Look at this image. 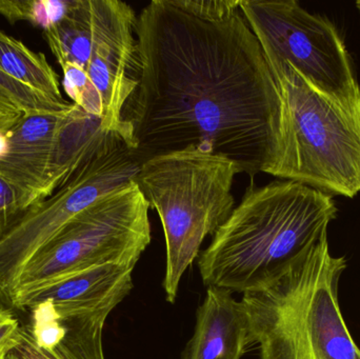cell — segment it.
Here are the masks:
<instances>
[{
    "instance_id": "obj_1",
    "label": "cell",
    "mask_w": 360,
    "mask_h": 359,
    "mask_svg": "<svg viewBox=\"0 0 360 359\" xmlns=\"http://www.w3.org/2000/svg\"><path fill=\"white\" fill-rule=\"evenodd\" d=\"M139 84L122 113L147 160L205 145L253 181L273 175L285 105L240 0H154L135 23Z\"/></svg>"
},
{
    "instance_id": "obj_2",
    "label": "cell",
    "mask_w": 360,
    "mask_h": 359,
    "mask_svg": "<svg viewBox=\"0 0 360 359\" xmlns=\"http://www.w3.org/2000/svg\"><path fill=\"white\" fill-rule=\"evenodd\" d=\"M338 207L330 194L291 181L250 183L239 206L199 254L205 286L243 293L270 280L328 233Z\"/></svg>"
},
{
    "instance_id": "obj_3",
    "label": "cell",
    "mask_w": 360,
    "mask_h": 359,
    "mask_svg": "<svg viewBox=\"0 0 360 359\" xmlns=\"http://www.w3.org/2000/svg\"><path fill=\"white\" fill-rule=\"evenodd\" d=\"M345 257L330 252L328 233L257 288L243 293L260 359H360L338 301Z\"/></svg>"
},
{
    "instance_id": "obj_4",
    "label": "cell",
    "mask_w": 360,
    "mask_h": 359,
    "mask_svg": "<svg viewBox=\"0 0 360 359\" xmlns=\"http://www.w3.org/2000/svg\"><path fill=\"white\" fill-rule=\"evenodd\" d=\"M236 164L205 145H190L143 162L133 183L160 215L166 240L164 289L174 303L184 272L235 208Z\"/></svg>"
},
{
    "instance_id": "obj_5",
    "label": "cell",
    "mask_w": 360,
    "mask_h": 359,
    "mask_svg": "<svg viewBox=\"0 0 360 359\" xmlns=\"http://www.w3.org/2000/svg\"><path fill=\"white\" fill-rule=\"evenodd\" d=\"M264 55L285 105V145L273 176L355 197L360 192V107L319 94L291 65Z\"/></svg>"
},
{
    "instance_id": "obj_6",
    "label": "cell",
    "mask_w": 360,
    "mask_h": 359,
    "mask_svg": "<svg viewBox=\"0 0 360 359\" xmlns=\"http://www.w3.org/2000/svg\"><path fill=\"white\" fill-rule=\"evenodd\" d=\"M136 13L120 0H70L63 18L44 30L59 65L86 73L103 103V128L133 149L131 128L122 118L139 84Z\"/></svg>"
},
{
    "instance_id": "obj_7",
    "label": "cell",
    "mask_w": 360,
    "mask_h": 359,
    "mask_svg": "<svg viewBox=\"0 0 360 359\" xmlns=\"http://www.w3.org/2000/svg\"><path fill=\"white\" fill-rule=\"evenodd\" d=\"M149 210L133 181L108 194L71 219L33 255L11 297L95 267L135 268L151 242Z\"/></svg>"
},
{
    "instance_id": "obj_8",
    "label": "cell",
    "mask_w": 360,
    "mask_h": 359,
    "mask_svg": "<svg viewBox=\"0 0 360 359\" xmlns=\"http://www.w3.org/2000/svg\"><path fill=\"white\" fill-rule=\"evenodd\" d=\"M248 25L264 54L291 65L319 94L346 107H360L352 59L338 27L296 0H240Z\"/></svg>"
},
{
    "instance_id": "obj_9",
    "label": "cell",
    "mask_w": 360,
    "mask_h": 359,
    "mask_svg": "<svg viewBox=\"0 0 360 359\" xmlns=\"http://www.w3.org/2000/svg\"><path fill=\"white\" fill-rule=\"evenodd\" d=\"M146 162L116 141L103 148L0 240V301L8 303L23 268L61 228L111 192L130 185Z\"/></svg>"
},
{
    "instance_id": "obj_10",
    "label": "cell",
    "mask_w": 360,
    "mask_h": 359,
    "mask_svg": "<svg viewBox=\"0 0 360 359\" xmlns=\"http://www.w3.org/2000/svg\"><path fill=\"white\" fill-rule=\"evenodd\" d=\"M69 110L23 114L2 139L0 176L31 194L37 204L48 198L51 166Z\"/></svg>"
},
{
    "instance_id": "obj_11",
    "label": "cell",
    "mask_w": 360,
    "mask_h": 359,
    "mask_svg": "<svg viewBox=\"0 0 360 359\" xmlns=\"http://www.w3.org/2000/svg\"><path fill=\"white\" fill-rule=\"evenodd\" d=\"M133 270V267L115 265L84 270L30 292L13 295L8 305L25 311L46 301L59 318L101 310L113 311L132 291Z\"/></svg>"
},
{
    "instance_id": "obj_12",
    "label": "cell",
    "mask_w": 360,
    "mask_h": 359,
    "mask_svg": "<svg viewBox=\"0 0 360 359\" xmlns=\"http://www.w3.org/2000/svg\"><path fill=\"white\" fill-rule=\"evenodd\" d=\"M251 344L249 318L241 301L230 291L209 287L197 310L184 359H241Z\"/></svg>"
},
{
    "instance_id": "obj_13",
    "label": "cell",
    "mask_w": 360,
    "mask_h": 359,
    "mask_svg": "<svg viewBox=\"0 0 360 359\" xmlns=\"http://www.w3.org/2000/svg\"><path fill=\"white\" fill-rule=\"evenodd\" d=\"M111 310L59 318L63 334L58 343L41 348L35 343L27 325H21L18 343L4 359H105L103 335Z\"/></svg>"
},
{
    "instance_id": "obj_14",
    "label": "cell",
    "mask_w": 360,
    "mask_h": 359,
    "mask_svg": "<svg viewBox=\"0 0 360 359\" xmlns=\"http://www.w3.org/2000/svg\"><path fill=\"white\" fill-rule=\"evenodd\" d=\"M0 70L13 79L55 103L67 105L60 82L44 53L34 52L23 42L0 31Z\"/></svg>"
},
{
    "instance_id": "obj_15",
    "label": "cell",
    "mask_w": 360,
    "mask_h": 359,
    "mask_svg": "<svg viewBox=\"0 0 360 359\" xmlns=\"http://www.w3.org/2000/svg\"><path fill=\"white\" fill-rule=\"evenodd\" d=\"M69 4L70 0H0V15L11 25L18 21H27L46 30L63 18Z\"/></svg>"
},
{
    "instance_id": "obj_16",
    "label": "cell",
    "mask_w": 360,
    "mask_h": 359,
    "mask_svg": "<svg viewBox=\"0 0 360 359\" xmlns=\"http://www.w3.org/2000/svg\"><path fill=\"white\" fill-rule=\"evenodd\" d=\"M0 92L16 103L25 114L59 113L67 111L73 103H55L37 91L16 81L0 70Z\"/></svg>"
},
{
    "instance_id": "obj_17",
    "label": "cell",
    "mask_w": 360,
    "mask_h": 359,
    "mask_svg": "<svg viewBox=\"0 0 360 359\" xmlns=\"http://www.w3.org/2000/svg\"><path fill=\"white\" fill-rule=\"evenodd\" d=\"M37 204L33 196L0 176V240Z\"/></svg>"
},
{
    "instance_id": "obj_18",
    "label": "cell",
    "mask_w": 360,
    "mask_h": 359,
    "mask_svg": "<svg viewBox=\"0 0 360 359\" xmlns=\"http://www.w3.org/2000/svg\"><path fill=\"white\" fill-rule=\"evenodd\" d=\"M22 110L0 92V137H4L23 115Z\"/></svg>"
},
{
    "instance_id": "obj_19",
    "label": "cell",
    "mask_w": 360,
    "mask_h": 359,
    "mask_svg": "<svg viewBox=\"0 0 360 359\" xmlns=\"http://www.w3.org/2000/svg\"><path fill=\"white\" fill-rule=\"evenodd\" d=\"M13 314L14 313H13L10 309H8V308L0 307V322L8 320V318H10V316H12Z\"/></svg>"
},
{
    "instance_id": "obj_20",
    "label": "cell",
    "mask_w": 360,
    "mask_h": 359,
    "mask_svg": "<svg viewBox=\"0 0 360 359\" xmlns=\"http://www.w3.org/2000/svg\"><path fill=\"white\" fill-rule=\"evenodd\" d=\"M356 8H357V10H359V13H360V0H359V1L356 2Z\"/></svg>"
}]
</instances>
